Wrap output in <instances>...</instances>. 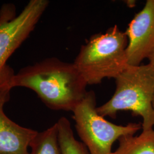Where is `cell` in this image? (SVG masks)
<instances>
[{"label":"cell","mask_w":154,"mask_h":154,"mask_svg":"<svg viewBox=\"0 0 154 154\" xmlns=\"http://www.w3.org/2000/svg\"><path fill=\"white\" fill-rule=\"evenodd\" d=\"M56 124L62 154H90L86 146L75 138L71 123L66 118L61 117Z\"/></svg>","instance_id":"obj_10"},{"label":"cell","mask_w":154,"mask_h":154,"mask_svg":"<svg viewBox=\"0 0 154 154\" xmlns=\"http://www.w3.org/2000/svg\"><path fill=\"white\" fill-rule=\"evenodd\" d=\"M96 105L95 94L90 91L72 111L77 134L90 154H112V147L116 140L134 135L142 125L130 123L123 126L111 123L98 113Z\"/></svg>","instance_id":"obj_5"},{"label":"cell","mask_w":154,"mask_h":154,"mask_svg":"<svg viewBox=\"0 0 154 154\" xmlns=\"http://www.w3.org/2000/svg\"><path fill=\"white\" fill-rule=\"evenodd\" d=\"M11 89H0V154H29V145L37 131L18 125L6 116L4 106Z\"/></svg>","instance_id":"obj_7"},{"label":"cell","mask_w":154,"mask_h":154,"mask_svg":"<svg viewBox=\"0 0 154 154\" xmlns=\"http://www.w3.org/2000/svg\"><path fill=\"white\" fill-rule=\"evenodd\" d=\"M116 91L109 100L97 107L100 116L116 117L120 111H130L142 118V131L154 129V66H128L115 79Z\"/></svg>","instance_id":"obj_2"},{"label":"cell","mask_w":154,"mask_h":154,"mask_svg":"<svg viewBox=\"0 0 154 154\" xmlns=\"http://www.w3.org/2000/svg\"><path fill=\"white\" fill-rule=\"evenodd\" d=\"M125 3H126L127 5L130 7V8H134L135 4H136V1H125Z\"/></svg>","instance_id":"obj_12"},{"label":"cell","mask_w":154,"mask_h":154,"mask_svg":"<svg viewBox=\"0 0 154 154\" xmlns=\"http://www.w3.org/2000/svg\"><path fill=\"white\" fill-rule=\"evenodd\" d=\"M29 154H62L58 141L57 124L37 134L29 145Z\"/></svg>","instance_id":"obj_9"},{"label":"cell","mask_w":154,"mask_h":154,"mask_svg":"<svg viewBox=\"0 0 154 154\" xmlns=\"http://www.w3.org/2000/svg\"><path fill=\"white\" fill-rule=\"evenodd\" d=\"M127 45L126 33L115 25L82 45L73 63L88 85L99 84L105 78L116 79L128 66Z\"/></svg>","instance_id":"obj_3"},{"label":"cell","mask_w":154,"mask_h":154,"mask_svg":"<svg viewBox=\"0 0 154 154\" xmlns=\"http://www.w3.org/2000/svg\"><path fill=\"white\" fill-rule=\"evenodd\" d=\"M128 66H139L147 58L154 46V0H147L127 29Z\"/></svg>","instance_id":"obj_6"},{"label":"cell","mask_w":154,"mask_h":154,"mask_svg":"<svg viewBox=\"0 0 154 154\" xmlns=\"http://www.w3.org/2000/svg\"><path fill=\"white\" fill-rule=\"evenodd\" d=\"M119 146L112 154H154V130L144 131L138 135L120 138Z\"/></svg>","instance_id":"obj_8"},{"label":"cell","mask_w":154,"mask_h":154,"mask_svg":"<svg viewBox=\"0 0 154 154\" xmlns=\"http://www.w3.org/2000/svg\"><path fill=\"white\" fill-rule=\"evenodd\" d=\"M49 4L48 0H30L18 16L12 4L1 8L0 89L9 88L15 74L7 61L33 32Z\"/></svg>","instance_id":"obj_4"},{"label":"cell","mask_w":154,"mask_h":154,"mask_svg":"<svg viewBox=\"0 0 154 154\" xmlns=\"http://www.w3.org/2000/svg\"><path fill=\"white\" fill-rule=\"evenodd\" d=\"M147 59L149 60V63L154 66V46L151 53H149Z\"/></svg>","instance_id":"obj_11"},{"label":"cell","mask_w":154,"mask_h":154,"mask_svg":"<svg viewBox=\"0 0 154 154\" xmlns=\"http://www.w3.org/2000/svg\"><path fill=\"white\" fill-rule=\"evenodd\" d=\"M152 106H153V109H154V99H153V102H152Z\"/></svg>","instance_id":"obj_13"},{"label":"cell","mask_w":154,"mask_h":154,"mask_svg":"<svg viewBox=\"0 0 154 154\" xmlns=\"http://www.w3.org/2000/svg\"><path fill=\"white\" fill-rule=\"evenodd\" d=\"M87 86L73 63L53 57L22 68L9 88H29L50 109L72 111L85 97Z\"/></svg>","instance_id":"obj_1"}]
</instances>
